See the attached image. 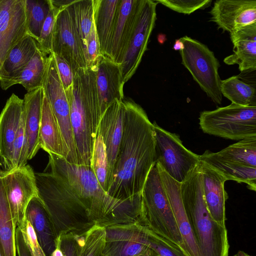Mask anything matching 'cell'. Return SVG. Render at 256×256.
Segmentation results:
<instances>
[{"label": "cell", "instance_id": "obj_1", "mask_svg": "<svg viewBox=\"0 0 256 256\" xmlns=\"http://www.w3.org/2000/svg\"><path fill=\"white\" fill-rule=\"evenodd\" d=\"M123 134L108 194L120 200L141 196L151 168L156 164L154 126L144 110L124 98Z\"/></svg>", "mask_w": 256, "mask_h": 256}, {"label": "cell", "instance_id": "obj_2", "mask_svg": "<svg viewBox=\"0 0 256 256\" xmlns=\"http://www.w3.org/2000/svg\"><path fill=\"white\" fill-rule=\"evenodd\" d=\"M48 155L51 172L87 200L90 218L95 225L105 228L139 222L141 196L127 200L114 198L102 188L90 166L70 163L62 157Z\"/></svg>", "mask_w": 256, "mask_h": 256}, {"label": "cell", "instance_id": "obj_3", "mask_svg": "<svg viewBox=\"0 0 256 256\" xmlns=\"http://www.w3.org/2000/svg\"><path fill=\"white\" fill-rule=\"evenodd\" d=\"M64 91L80 164L91 166L100 118L94 66L76 70L72 86Z\"/></svg>", "mask_w": 256, "mask_h": 256}, {"label": "cell", "instance_id": "obj_4", "mask_svg": "<svg viewBox=\"0 0 256 256\" xmlns=\"http://www.w3.org/2000/svg\"><path fill=\"white\" fill-rule=\"evenodd\" d=\"M38 196L49 214L58 236H83L95 224L88 203L60 176L50 172L35 173Z\"/></svg>", "mask_w": 256, "mask_h": 256}, {"label": "cell", "instance_id": "obj_5", "mask_svg": "<svg viewBox=\"0 0 256 256\" xmlns=\"http://www.w3.org/2000/svg\"><path fill=\"white\" fill-rule=\"evenodd\" d=\"M180 192L200 256H228L227 230L212 219L208 210L200 163L180 183Z\"/></svg>", "mask_w": 256, "mask_h": 256}, {"label": "cell", "instance_id": "obj_6", "mask_svg": "<svg viewBox=\"0 0 256 256\" xmlns=\"http://www.w3.org/2000/svg\"><path fill=\"white\" fill-rule=\"evenodd\" d=\"M141 196L140 224L175 244L187 256L156 164L148 173Z\"/></svg>", "mask_w": 256, "mask_h": 256}, {"label": "cell", "instance_id": "obj_7", "mask_svg": "<svg viewBox=\"0 0 256 256\" xmlns=\"http://www.w3.org/2000/svg\"><path fill=\"white\" fill-rule=\"evenodd\" d=\"M205 133L232 140L256 137V106L234 104L213 110H204L199 116Z\"/></svg>", "mask_w": 256, "mask_h": 256}, {"label": "cell", "instance_id": "obj_8", "mask_svg": "<svg viewBox=\"0 0 256 256\" xmlns=\"http://www.w3.org/2000/svg\"><path fill=\"white\" fill-rule=\"evenodd\" d=\"M180 39L183 44L180 50L182 64L212 101L220 104L222 95L218 60L212 51L198 40L186 36Z\"/></svg>", "mask_w": 256, "mask_h": 256}, {"label": "cell", "instance_id": "obj_9", "mask_svg": "<svg viewBox=\"0 0 256 256\" xmlns=\"http://www.w3.org/2000/svg\"><path fill=\"white\" fill-rule=\"evenodd\" d=\"M154 126L156 163L176 182L182 183L200 163V156L187 149L180 136L160 127Z\"/></svg>", "mask_w": 256, "mask_h": 256}, {"label": "cell", "instance_id": "obj_10", "mask_svg": "<svg viewBox=\"0 0 256 256\" xmlns=\"http://www.w3.org/2000/svg\"><path fill=\"white\" fill-rule=\"evenodd\" d=\"M58 124L64 146V158L80 164L70 118L68 102L60 82L52 52L48 56L42 86Z\"/></svg>", "mask_w": 256, "mask_h": 256}, {"label": "cell", "instance_id": "obj_11", "mask_svg": "<svg viewBox=\"0 0 256 256\" xmlns=\"http://www.w3.org/2000/svg\"><path fill=\"white\" fill-rule=\"evenodd\" d=\"M14 226L26 222V212L30 200L38 196L35 172L28 165L4 170L0 176Z\"/></svg>", "mask_w": 256, "mask_h": 256}, {"label": "cell", "instance_id": "obj_12", "mask_svg": "<svg viewBox=\"0 0 256 256\" xmlns=\"http://www.w3.org/2000/svg\"><path fill=\"white\" fill-rule=\"evenodd\" d=\"M157 4L155 0H144L136 25L120 64L124 84L136 72L147 48L156 19Z\"/></svg>", "mask_w": 256, "mask_h": 256}, {"label": "cell", "instance_id": "obj_13", "mask_svg": "<svg viewBox=\"0 0 256 256\" xmlns=\"http://www.w3.org/2000/svg\"><path fill=\"white\" fill-rule=\"evenodd\" d=\"M104 256H150L146 227L140 222L105 228Z\"/></svg>", "mask_w": 256, "mask_h": 256}, {"label": "cell", "instance_id": "obj_14", "mask_svg": "<svg viewBox=\"0 0 256 256\" xmlns=\"http://www.w3.org/2000/svg\"><path fill=\"white\" fill-rule=\"evenodd\" d=\"M144 0H120L105 56L120 64L135 29Z\"/></svg>", "mask_w": 256, "mask_h": 256}, {"label": "cell", "instance_id": "obj_15", "mask_svg": "<svg viewBox=\"0 0 256 256\" xmlns=\"http://www.w3.org/2000/svg\"><path fill=\"white\" fill-rule=\"evenodd\" d=\"M26 0H0V69L6 55L28 34Z\"/></svg>", "mask_w": 256, "mask_h": 256}, {"label": "cell", "instance_id": "obj_16", "mask_svg": "<svg viewBox=\"0 0 256 256\" xmlns=\"http://www.w3.org/2000/svg\"><path fill=\"white\" fill-rule=\"evenodd\" d=\"M52 52L62 58L74 72L86 68L80 42L66 8L58 14L52 39Z\"/></svg>", "mask_w": 256, "mask_h": 256}, {"label": "cell", "instance_id": "obj_17", "mask_svg": "<svg viewBox=\"0 0 256 256\" xmlns=\"http://www.w3.org/2000/svg\"><path fill=\"white\" fill-rule=\"evenodd\" d=\"M210 13L211 21L230 34L256 23V0H218Z\"/></svg>", "mask_w": 256, "mask_h": 256}, {"label": "cell", "instance_id": "obj_18", "mask_svg": "<svg viewBox=\"0 0 256 256\" xmlns=\"http://www.w3.org/2000/svg\"><path fill=\"white\" fill-rule=\"evenodd\" d=\"M96 74L100 118L116 100L124 98L120 64L107 56L100 54L93 64Z\"/></svg>", "mask_w": 256, "mask_h": 256}, {"label": "cell", "instance_id": "obj_19", "mask_svg": "<svg viewBox=\"0 0 256 256\" xmlns=\"http://www.w3.org/2000/svg\"><path fill=\"white\" fill-rule=\"evenodd\" d=\"M124 112L125 107L122 100H116L101 116L97 130L102 137L107 154L110 186L122 139Z\"/></svg>", "mask_w": 256, "mask_h": 256}, {"label": "cell", "instance_id": "obj_20", "mask_svg": "<svg viewBox=\"0 0 256 256\" xmlns=\"http://www.w3.org/2000/svg\"><path fill=\"white\" fill-rule=\"evenodd\" d=\"M163 187L169 200L188 256H200L198 249L182 202L180 183L170 177L161 166L156 162Z\"/></svg>", "mask_w": 256, "mask_h": 256}, {"label": "cell", "instance_id": "obj_21", "mask_svg": "<svg viewBox=\"0 0 256 256\" xmlns=\"http://www.w3.org/2000/svg\"><path fill=\"white\" fill-rule=\"evenodd\" d=\"M23 113L24 100L12 94L0 114V154L6 170L11 169L13 144Z\"/></svg>", "mask_w": 256, "mask_h": 256}, {"label": "cell", "instance_id": "obj_22", "mask_svg": "<svg viewBox=\"0 0 256 256\" xmlns=\"http://www.w3.org/2000/svg\"><path fill=\"white\" fill-rule=\"evenodd\" d=\"M206 204L212 219L226 226L225 203L228 196L224 190L226 180L204 162H200Z\"/></svg>", "mask_w": 256, "mask_h": 256}, {"label": "cell", "instance_id": "obj_23", "mask_svg": "<svg viewBox=\"0 0 256 256\" xmlns=\"http://www.w3.org/2000/svg\"><path fill=\"white\" fill-rule=\"evenodd\" d=\"M234 44V53L224 62L228 65L236 64L241 72L256 69V23L230 34Z\"/></svg>", "mask_w": 256, "mask_h": 256}, {"label": "cell", "instance_id": "obj_24", "mask_svg": "<svg viewBox=\"0 0 256 256\" xmlns=\"http://www.w3.org/2000/svg\"><path fill=\"white\" fill-rule=\"evenodd\" d=\"M26 219L32 226L37 240L46 256H50L56 247L58 236L49 214L39 196L30 202Z\"/></svg>", "mask_w": 256, "mask_h": 256}, {"label": "cell", "instance_id": "obj_25", "mask_svg": "<svg viewBox=\"0 0 256 256\" xmlns=\"http://www.w3.org/2000/svg\"><path fill=\"white\" fill-rule=\"evenodd\" d=\"M44 95L42 88H39L28 92L23 100L24 127L28 160L32 159L40 148L39 132Z\"/></svg>", "mask_w": 256, "mask_h": 256}, {"label": "cell", "instance_id": "obj_26", "mask_svg": "<svg viewBox=\"0 0 256 256\" xmlns=\"http://www.w3.org/2000/svg\"><path fill=\"white\" fill-rule=\"evenodd\" d=\"M39 140L40 148L48 154L64 158V146L60 128L44 94L42 106Z\"/></svg>", "mask_w": 256, "mask_h": 256}, {"label": "cell", "instance_id": "obj_27", "mask_svg": "<svg viewBox=\"0 0 256 256\" xmlns=\"http://www.w3.org/2000/svg\"><path fill=\"white\" fill-rule=\"evenodd\" d=\"M36 41L26 34L8 52L0 69V85L18 74L30 62L38 49Z\"/></svg>", "mask_w": 256, "mask_h": 256}, {"label": "cell", "instance_id": "obj_28", "mask_svg": "<svg viewBox=\"0 0 256 256\" xmlns=\"http://www.w3.org/2000/svg\"><path fill=\"white\" fill-rule=\"evenodd\" d=\"M120 2V0H93L94 23L100 54H105L117 18Z\"/></svg>", "mask_w": 256, "mask_h": 256}, {"label": "cell", "instance_id": "obj_29", "mask_svg": "<svg viewBox=\"0 0 256 256\" xmlns=\"http://www.w3.org/2000/svg\"><path fill=\"white\" fill-rule=\"evenodd\" d=\"M200 160L222 175L226 180L246 183L250 190H256V168L244 166L225 161L208 150L200 156Z\"/></svg>", "mask_w": 256, "mask_h": 256}, {"label": "cell", "instance_id": "obj_30", "mask_svg": "<svg viewBox=\"0 0 256 256\" xmlns=\"http://www.w3.org/2000/svg\"><path fill=\"white\" fill-rule=\"evenodd\" d=\"M48 56L38 48L27 64L16 76L0 85L6 90L16 84H22L28 92L42 88Z\"/></svg>", "mask_w": 256, "mask_h": 256}, {"label": "cell", "instance_id": "obj_31", "mask_svg": "<svg viewBox=\"0 0 256 256\" xmlns=\"http://www.w3.org/2000/svg\"><path fill=\"white\" fill-rule=\"evenodd\" d=\"M66 9L85 57L87 40L94 22L93 0H74Z\"/></svg>", "mask_w": 256, "mask_h": 256}, {"label": "cell", "instance_id": "obj_32", "mask_svg": "<svg viewBox=\"0 0 256 256\" xmlns=\"http://www.w3.org/2000/svg\"><path fill=\"white\" fill-rule=\"evenodd\" d=\"M15 230L16 227L0 176V248L4 256H16Z\"/></svg>", "mask_w": 256, "mask_h": 256}, {"label": "cell", "instance_id": "obj_33", "mask_svg": "<svg viewBox=\"0 0 256 256\" xmlns=\"http://www.w3.org/2000/svg\"><path fill=\"white\" fill-rule=\"evenodd\" d=\"M213 154L216 157L226 162L256 168V137L240 140Z\"/></svg>", "mask_w": 256, "mask_h": 256}, {"label": "cell", "instance_id": "obj_34", "mask_svg": "<svg viewBox=\"0 0 256 256\" xmlns=\"http://www.w3.org/2000/svg\"><path fill=\"white\" fill-rule=\"evenodd\" d=\"M220 90L222 95L232 104L244 106H256L255 86L244 82L238 76L222 80Z\"/></svg>", "mask_w": 256, "mask_h": 256}, {"label": "cell", "instance_id": "obj_35", "mask_svg": "<svg viewBox=\"0 0 256 256\" xmlns=\"http://www.w3.org/2000/svg\"><path fill=\"white\" fill-rule=\"evenodd\" d=\"M25 7L28 32L37 41L50 10V0H26Z\"/></svg>", "mask_w": 256, "mask_h": 256}, {"label": "cell", "instance_id": "obj_36", "mask_svg": "<svg viewBox=\"0 0 256 256\" xmlns=\"http://www.w3.org/2000/svg\"><path fill=\"white\" fill-rule=\"evenodd\" d=\"M91 168L102 188L108 192L110 186L109 165L105 146L98 130L94 142Z\"/></svg>", "mask_w": 256, "mask_h": 256}, {"label": "cell", "instance_id": "obj_37", "mask_svg": "<svg viewBox=\"0 0 256 256\" xmlns=\"http://www.w3.org/2000/svg\"><path fill=\"white\" fill-rule=\"evenodd\" d=\"M105 228L94 225L84 235L80 256H104Z\"/></svg>", "mask_w": 256, "mask_h": 256}, {"label": "cell", "instance_id": "obj_38", "mask_svg": "<svg viewBox=\"0 0 256 256\" xmlns=\"http://www.w3.org/2000/svg\"><path fill=\"white\" fill-rule=\"evenodd\" d=\"M145 227L150 250V256H187L175 244Z\"/></svg>", "mask_w": 256, "mask_h": 256}, {"label": "cell", "instance_id": "obj_39", "mask_svg": "<svg viewBox=\"0 0 256 256\" xmlns=\"http://www.w3.org/2000/svg\"><path fill=\"white\" fill-rule=\"evenodd\" d=\"M58 13L51 6L42 26L40 37L36 41L38 48L48 56L52 52V36L56 17Z\"/></svg>", "mask_w": 256, "mask_h": 256}, {"label": "cell", "instance_id": "obj_40", "mask_svg": "<svg viewBox=\"0 0 256 256\" xmlns=\"http://www.w3.org/2000/svg\"><path fill=\"white\" fill-rule=\"evenodd\" d=\"M160 3L168 8L178 12L190 14L196 10L205 8L209 6L211 0H156Z\"/></svg>", "mask_w": 256, "mask_h": 256}, {"label": "cell", "instance_id": "obj_41", "mask_svg": "<svg viewBox=\"0 0 256 256\" xmlns=\"http://www.w3.org/2000/svg\"><path fill=\"white\" fill-rule=\"evenodd\" d=\"M84 238V236L61 234L58 238L56 246L61 250L64 256H78Z\"/></svg>", "mask_w": 256, "mask_h": 256}, {"label": "cell", "instance_id": "obj_42", "mask_svg": "<svg viewBox=\"0 0 256 256\" xmlns=\"http://www.w3.org/2000/svg\"><path fill=\"white\" fill-rule=\"evenodd\" d=\"M20 229L32 256H46L38 243L32 226L27 220Z\"/></svg>", "mask_w": 256, "mask_h": 256}, {"label": "cell", "instance_id": "obj_43", "mask_svg": "<svg viewBox=\"0 0 256 256\" xmlns=\"http://www.w3.org/2000/svg\"><path fill=\"white\" fill-rule=\"evenodd\" d=\"M100 54V44L93 22L86 42L85 56L86 68L92 66Z\"/></svg>", "mask_w": 256, "mask_h": 256}, {"label": "cell", "instance_id": "obj_44", "mask_svg": "<svg viewBox=\"0 0 256 256\" xmlns=\"http://www.w3.org/2000/svg\"><path fill=\"white\" fill-rule=\"evenodd\" d=\"M53 55L60 82L65 90L72 86L74 73L62 58L54 54Z\"/></svg>", "mask_w": 256, "mask_h": 256}, {"label": "cell", "instance_id": "obj_45", "mask_svg": "<svg viewBox=\"0 0 256 256\" xmlns=\"http://www.w3.org/2000/svg\"><path fill=\"white\" fill-rule=\"evenodd\" d=\"M15 244L18 256H32L18 228L15 230Z\"/></svg>", "mask_w": 256, "mask_h": 256}, {"label": "cell", "instance_id": "obj_46", "mask_svg": "<svg viewBox=\"0 0 256 256\" xmlns=\"http://www.w3.org/2000/svg\"><path fill=\"white\" fill-rule=\"evenodd\" d=\"M74 0H50L52 7L58 12L65 9L68 5L72 4Z\"/></svg>", "mask_w": 256, "mask_h": 256}, {"label": "cell", "instance_id": "obj_47", "mask_svg": "<svg viewBox=\"0 0 256 256\" xmlns=\"http://www.w3.org/2000/svg\"><path fill=\"white\" fill-rule=\"evenodd\" d=\"M183 48V44L180 39H178L175 40L174 44L173 46V49L178 50H182Z\"/></svg>", "mask_w": 256, "mask_h": 256}, {"label": "cell", "instance_id": "obj_48", "mask_svg": "<svg viewBox=\"0 0 256 256\" xmlns=\"http://www.w3.org/2000/svg\"><path fill=\"white\" fill-rule=\"evenodd\" d=\"M50 256H64V254L61 250L56 246V249L51 254Z\"/></svg>", "mask_w": 256, "mask_h": 256}, {"label": "cell", "instance_id": "obj_49", "mask_svg": "<svg viewBox=\"0 0 256 256\" xmlns=\"http://www.w3.org/2000/svg\"><path fill=\"white\" fill-rule=\"evenodd\" d=\"M236 254L237 256H251L242 250L238 251Z\"/></svg>", "mask_w": 256, "mask_h": 256}, {"label": "cell", "instance_id": "obj_50", "mask_svg": "<svg viewBox=\"0 0 256 256\" xmlns=\"http://www.w3.org/2000/svg\"><path fill=\"white\" fill-rule=\"evenodd\" d=\"M2 158H1V156H0V166H2ZM4 172V170H2L0 168V176H1L2 174V172Z\"/></svg>", "mask_w": 256, "mask_h": 256}, {"label": "cell", "instance_id": "obj_51", "mask_svg": "<svg viewBox=\"0 0 256 256\" xmlns=\"http://www.w3.org/2000/svg\"><path fill=\"white\" fill-rule=\"evenodd\" d=\"M0 256H4V254L1 250L0 248Z\"/></svg>", "mask_w": 256, "mask_h": 256}, {"label": "cell", "instance_id": "obj_52", "mask_svg": "<svg viewBox=\"0 0 256 256\" xmlns=\"http://www.w3.org/2000/svg\"></svg>", "mask_w": 256, "mask_h": 256}, {"label": "cell", "instance_id": "obj_53", "mask_svg": "<svg viewBox=\"0 0 256 256\" xmlns=\"http://www.w3.org/2000/svg\"><path fill=\"white\" fill-rule=\"evenodd\" d=\"M234 256H237L236 254H235Z\"/></svg>", "mask_w": 256, "mask_h": 256}]
</instances>
